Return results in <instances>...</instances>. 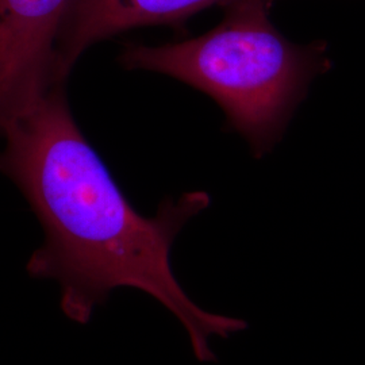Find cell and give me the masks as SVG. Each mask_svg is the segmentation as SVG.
Wrapping results in <instances>:
<instances>
[{"instance_id": "obj_5", "label": "cell", "mask_w": 365, "mask_h": 365, "mask_svg": "<svg viewBox=\"0 0 365 365\" xmlns=\"http://www.w3.org/2000/svg\"></svg>"}, {"instance_id": "obj_4", "label": "cell", "mask_w": 365, "mask_h": 365, "mask_svg": "<svg viewBox=\"0 0 365 365\" xmlns=\"http://www.w3.org/2000/svg\"><path fill=\"white\" fill-rule=\"evenodd\" d=\"M235 0H71L56 42L54 81L64 84L92 45L137 27L182 25L192 15Z\"/></svg>"}, {"instance_id": "obj_2", "label": "cell", "mask_w": 365, "mask_h": 365, "mask_svg": "<svg viewBox=\"0 0 365 365\" xmlns=\"http://www.w3.org/2000/svg\"><path fill=\"white\" fill-rule=\"evenodd\" d=\"M274 0H235L207 33L160 46L126 45L129 71L178 78L211 96L229 125L262 156L282 138L313 78L330 66L327 43L298 45L269 19Z\"/></svg>"}, {"instance_id": "obj_1", "label": "cell", "mask_w": 365, "mask_h": 365, "mask_svg": "<svg viewBox=\"0 0 365 365\" xmlns=\"http://www.w3.org/2000/svg\"><path fill=\"white\" fill-rule=\"evenodd\" d=\"M0 141V173L25 196L43 232L26 271L58 284L60 307L71 321L88 324L113 291L134 288L178 318L202 363L217 361L211 337L229 339L248 329L244 319L199 307L172 269L173 242L209 207L207 192L167 199L155 217L138 212L83 135L64 86L16 118Z\"/></svg>"}, {"instance_id": "obj_3", "label": "cell", "mask_w": 365, "mask_h": 365, "mask_svg": "<svg viewBox=\"0 0 365 365\" xmlns=\"http://www.w3.org/2000/svg\"><path fill=\"white\" fill-rule=\"evenodd\" d=\"M71 0H0V135L56 86V42Z\"/></svg>"}]
</instances>
